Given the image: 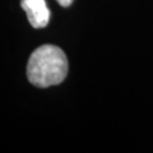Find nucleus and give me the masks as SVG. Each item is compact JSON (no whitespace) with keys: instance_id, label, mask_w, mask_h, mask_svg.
Returning <instances> with one entry per match:
<instances>
[{"instance_id":"nucleus-1","label":"nucleus","mask_w":153,"mask_h":153,"mask_svg":"<svg viewBox=\"0 0 153 153\" xmlns=\"http://www.w3.org/2000/svg\"><path fill=\"white\" fill-rule=\"evenodd\" d=\"M65 52L55 45H42L32 52L27 64L30 82L40 88L60 84L68 74Z\"/></svg>"},{"instance_id":"nucleus-2","label":"nucleus","mask_w":153,"mask_h":153,"mask_svg":"<svg viewBox=\"0 0 153 153\" xmlns=\"http://www.w3.org/2000/svg\"><path fill=\"white\" fill-rule=\"evenodd\" d=\"M21 7L33 28H44L50 22V9L46 0H21Z\"/></svg>"},{"instance_id":"nucleus-3","label":"nucleus","mask_w":153,"mask_h":153,"mask_svg":"<svg viewBox=\"0 0 153 153\" xmlns=\"http://www.w3.org/2000/svg\"><path fill=\"white\" fill-rule=\"evenodd\" d=\"M57 3L60 4L61 7H64V8H66V7H69V5H71V3L74 1V0H56Z\"/></svg>"}]
</instances>
